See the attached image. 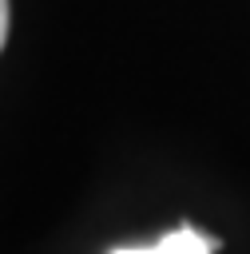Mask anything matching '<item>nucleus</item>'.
<instances>
[{"label":"nucleus","mask_w":250,"mask_h":254,"mask_svg":"<svg viewBox=\"0 0 250 254\" xmlns=\"http://www.w3.org/2000/svg\"><path fill=\"white\" fill-rule=\"evenodd\" d=\"M214 238H206L202 230L194 226H175L171 234H163L155 246H123V250H111V254H214Z\"/></svg>","instance_id":"nucleus-1"},{"label":"nucleus","mask_w":250,"mask_h":254,"mask_svg":"<svg viewBox=\"0 0 250 254\" xmlns=\"http://www.w3.org/2000/svg\"><path fill=\"white\" fill-rule=\"evenodd\" d=\"M8 40V0H0V48Z\"/></svg>","instance_id":"nucleus-2"}]
</instances>
